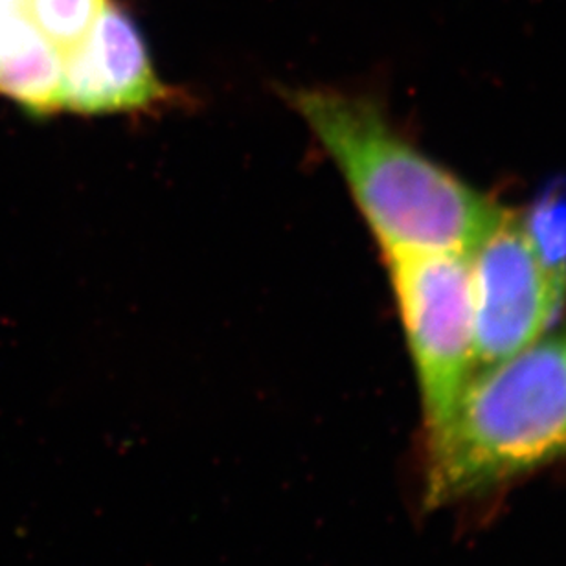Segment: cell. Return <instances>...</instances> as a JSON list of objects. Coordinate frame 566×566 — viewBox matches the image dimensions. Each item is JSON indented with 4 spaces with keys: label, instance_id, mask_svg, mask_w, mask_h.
Returning <instances> with one entry per match:
<instances>
[{
    "label": "cell",
    "instance_id": "8",
    "mask_svg": "<svg viewBox=\"0 0 566 566\" xmlns=\"http://www.w3.org/2000/svg\"><path fill=\"white\" fill-rule=\"evenodd\" d=\"M521 218L543 260L566 279V196L548 193Z\"/></svg>",
    "mask_w": 566,
    "mask_h": 566
},
{
    "label": "cell",
    "instance_id": "4",
    "mask_svg": "<svg viewBox=\"0 0 566 566\" xmlns=\"http://www.w3.org/2000/svg\"><path fill=\"white\" fill-rule=\"evenodd\" d=\"M476 370L507 359L557 326L566 279L535 249L517 213H504L469 254Z\"/></svg>",
    "mask_w": 566,
    "mask_h": 566
},
{
    "label": "cell",
    "instance_id": "2",
    "mask_svg": "<svg viewBox=\"0 0 566 566\" xmlns=\"http://www.w3.org/2000/svg\"><path fill=\"white\" fill-rule=\"evenodd\" d=\"M566 462V322L474 371L440 429L424 436V504L488 495Z\"/></svg>",
    "mask_w": 566,
    "mask_h": 566
},
{
    "label": "cell",
    "instance_id": "3",
    "mask_svg": "<svg viewBox=\"0 0 566 566\" xmlns=\"http://www.w3.org/2000/svg\"><path fill=\"white\" fill-rule=\"evenodd\" d=\"M385 260L427 436L446 423L476 371L469 254L415 252Z\"/></svg>",
    "mask_w": 566,
    "mask_h": 566
},
{
    "label": "cell",
    "instance_id": "1",
    "mask_svg": "<svg viewBox=\"0 0 566 566\" xmlns=\"http://www.w3.org/2000/svg\"><path fill=\"white\" fill-rule=\"evenodd\" d=\"M293 105L346 180L385 256L462 252L506 210L399 135L379 105L344 91L310 88Z\"/></svg>",
    "mask_w": 566,
    "mask_h": 566
},
{
    "label": "cell",
    "instance_id": "7",
    "mask_svg": "<svg viewBox=\"0 0 566 566\" xmlns=\"http://www.w3.org/2000/svg\"><path fill=\"white\" fill-rule=\"evenodd\" d=\"M111 0H27L39 30L63 57L93 30Z\"/></svg>",
    "mask_w": 566,
    "mask_h": 566
},
{
    "label": "cell",
    "instance_id": "5",
    "mask_svg": "<svg viewBox=\"0 0 566 566\" xmlns=\"http://www.w3.org/2000/svg\"><path fill=\"white\" fill-rule=\"evenodd\" d=\"M168 98L137 22L116 0L63 57V109L80 115L147 111Z\"/></svg>",
    "mask_w": 566,
    "mask_h": 566
},
{
    "label": "cell",
    "instance_id": "6",
    "mask_svg": "<svg viewBox=\"0 0 566 566\" xmlns=\"http://www.w3.org/2000/svg\"><path fill=\"white\" fill-rule=\"evenodd\" d=\"M0 94L38 118L63 109V54L33 22L27 0L0 13Z\"/></svg>",
    "mask_w": 566,
    "mask_h": 566
}]
</instances>
